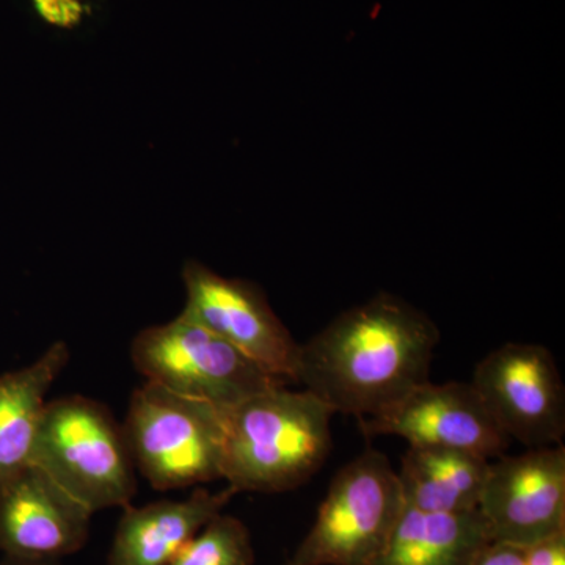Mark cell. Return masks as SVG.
I'll return each mask as SVG.
<instances>
[{
	"instance_id": "1",
	"label": "cell",
	"mask_w": 565,
	"mask_h": 565,
	"mask_svg": "<svg viewBox=\"0 0 565 565\" xmlns=\"http://www.w3.org/2000/svg\"><path fill=\"white\" fill-rule=\"evenodd\" d=\"M438 343L429 316L381 292L300 344L296 382L334 415L373 418L430 381Z\"/></svg>"
},
{
	"instance_id": "2",
	"label": "cell",
	"mask_w": 565,
	"mask_h": 565,
	"mask_svg": "<svg viewBox=\"0 0 565 565\" xmlns=\"http://www.w3.org/2000/svg\"><path fill=\"white\" fill-rule=\"evenodd\" d=\"M334 412L285 385L225 411L223 479L236 492L281 493L310 481L332 449Z\"/></svg>"
},
{
	"instance_id": "3",
	"label": "cell",
	"mask_w": 565,
	"mask_h": 565,
	"mask_svg": "<svg viewBox=\"0 0 565 565\" xmlns=\"http://www.w3.org/2000/svg\"><path fill=\"white\" fill-rule=\"evenodd\" d=\"M31 465L92 514L125 508L136 494V463L125 429L106 405L79 394L46 404Z\"/></svg>"
},
{
	"instance_id": "4",
	"label": "cell",
	"mask_w": 565,
	"mask_h": 565,
	"mask_svg": "<svg viewBox=\"0 0 565 565\" xmlns=\"http://www.w3.org/2000/svg\"><path fill=\"white\" fill-rule=\"evenodd\" d=\"M136 470L152 489H188L223 479L225 411L145 382L122 424Z\"/></svg>"
},
{
	"instance_id": "5",
	"label": "cell",
	"mask_w": 565,
	"mask_h": 565,
	"mask_svg": "<svg viewBox=\"0 0 565 565\" xmlns=\"http://www.w3.org/2000/svg\"><path fill=\"white\" fill-rule=\"evenodd\" d=\"M405 508L399 476L375 449L344 465L285 565H375Z\"/></svg>"
},
{
	"instance_id": "6",
	"label": "cell",
	"mask_w": 565,
	"mask_h": 565,
	"mask_svg": "<svg viewBox=\"0 0 565 565\" xmlns=\"http://www.w3.org/2000/svg\"><path fill=\"white\" fill-rule=\"evenodd\" d=\"M131 360L145 381L222 411L286 385L184 311L141 330L134 338Z\"/></svg>"
},
{
	"instance_id": "7",
	"label": "cell",
	"mask_w": 565,
	"mask_h": 565,
	"mask_svg": "<svg viewBox=\"0 0 565 565\" xmlns=\"http://www.w3.org/2000/svg\"><path fill=\"white\" fill-rule=\"evenodd\" d=\"M470 384L509 440L526 448L563 441L565 386L555 356L544 345H500L478 363Z\"/></svg>"
},
{
	"instance_id": "8",
	"label": "cell",
	"mask_w": 565,
	"mask_h": 565,
	"mask_svg": "<svg viewBox=\"0 0 565 565\" xmlns=\"http://www.w3.org/2000/svg\"><path fill=\"white\" fill-rule=\"evenodd\" d=\"M184 313L243 352L278 381L296 382L300 344L258 286L226 278L199 262L182 267Z\"/></svg>"
},
{
	"instance_id": "9",
	"label": "cell",
	"mask_w": 565,
	"mask_h": 565,
	"mask_svg": "<svg viewBox=\"0 0 565 565\" xmlns=\"http://www.w3.org/2000/svg\"><path fill=\"white\" fill-rule=\"evenodd\" d=\"M478 512L490 542L525 548L565 531L564 446L490 460Z\"/></svg>"
},
{
	"instance_id": "10",
	"label": "cell",
	"mask_w": 565,
	"mask_h": 565,
	"mask_svg": "<svg viewBox=\"0 0 565 565\" xmlns=\"http://www.w3.org/2000/svg\"><path fill=\"white\" fill-rule=\"evenodd\" d=\"M360 424L370 437L394 435L408 446L451 449L487 460L505 455L511 445L470 382H426L388 411Z\"/></svg>"
},
{
	"instance_id": "11",
	"label": "cell",
	"mask_w": 565,
	"mask_h": 565,
	"mask_svg": "<svg viewBox=\"0 0 565 565\" xmlns=\"http://www.w3.org/2000/svg\"><path fill=\"white\" fill-rule=\"evenodd\" d=\"M92 512L40 468L0 489V550L21 559H55L87 544Z\"/></svg>"
},
{
	"instance_id": "12",
	"label": "cell",
	"mask_w": 565,
	"mask_h": 565,
	"mask_svg": "<svg viewBox=\"0 0 565 565\" xmlns=\"http://www.w3.org/2000/svg\"><path fill=\"white\" fill-rule=\"evenodd\" d=\"M236 493L230 486L221 492L196 489L185 500L125 505L107 565H169Z\"/></svg>"
},
{
	"instance_id": "13",
	"label": "cell",
	"mask_w": 565,
	"mask_h": 565,
	"mask_svg": "<svg viewBox=\"0 0 565 565\" xmlns=\"http://www.w3.org/2000/svg\"><path fill=\"white\" fill-rule=\"evenodd\" d=\"M68 362V345L58 341L29 366L0 375V489L31 467L47 393Z\"/></svg>"
},
{
	"instance_id": "14",
	"label": "cell",
	"mask_w": 565,
	"mask_h": 565,
	"mask_svg": "<svg viewBox=\"0 0 565 565\" xmlns=\"http://www.w3.org/2000/svg\"><path fill=\"white\" fill-rule=\"evenodd\" d=\"M489 542L478 511L448 514L405 504L375 565H471Z\"/></svg>"
},
{
	"instance_id": "15",
	"label": "cell",
	"mask_w": 565,
	"mask_h": 565,
	"mask_svg": "<svg viewBox=\"0 0 565 565\" xmlns=\"http://www.w3.org/2000/svg\"><path fill=\"white\" fill-rule=\"evenodd\" d=\"M489 465L467 452L408 446L397 471L405 504L448 514L478 511Z\"/></svg>"
},
{
	"instance_id": "16",
	"label": "cell",
	"mask_w": 565,
	"mask_h": 565,
	"mask_svg": "<svg viewBox=\"0 0 565 565\" xmlns=\"http://www.w3.org/2000/svg\"><path fill=\"white\" fill-rule=\"evenodd\" d=\"M250 533L239 519L218 514L188 542L169 565H253Z\"/></svg>"
},
{
	"instance_id": "17",
	"label": "cell",
	"mask_w": 565,
	"mask_h": 565,
	"mask_svg": "<svg viewBox=\"0 0 565 565\" xmlns=\"http://www.w3.org/2000/svg\"><path fill=\"white\" fill-rule=\"evenodd\" d=\"M36 11L44 21L61 29H73L84 18L85 0H33Z\"/></svg>"
},
{
	"instance_id": "18",
	"label": "cell",
	"mask_w": 565,
	"mask_h": 565,
	"mask_svg": "<svg viewBox=\"0 0 565 565\" xmlns=\"http://www.w3.org/2000/svg\"><path fill=\"white\" fill-rule=\"evenodd\" d=\"M526 565H565V531L525 546Z\"/></svg>"
},
{
	"instance_id": "19",
	"label": "cell",
	"mask_w": 565,
	"mask_h": 565,
	"mask_svg": "<svg viewBox=\"0 0 565 565\" xmlns=\"http://www.w3.org/2000/svg\"><path fill=\"white\" fill-rule=\"evenodd\" d=\"M471 565H526L525 548L503 542H489Z\"/></svg>"
},
{
	"instance_id": "20",
	"label": "cell",
	"mask_w": 565,
	"mask_h": 565,
	"mask_svg": "<svg viewBox=\"0 0 565 565\" xmlns=\"http://www.w3.org/2000/svg\"><path fill=\"white\" fill-rule=\"evenodd\" d=\"M0 565H62V561L55 559H21V557L6 556Z\"/></svg>"
}]
</instances>
